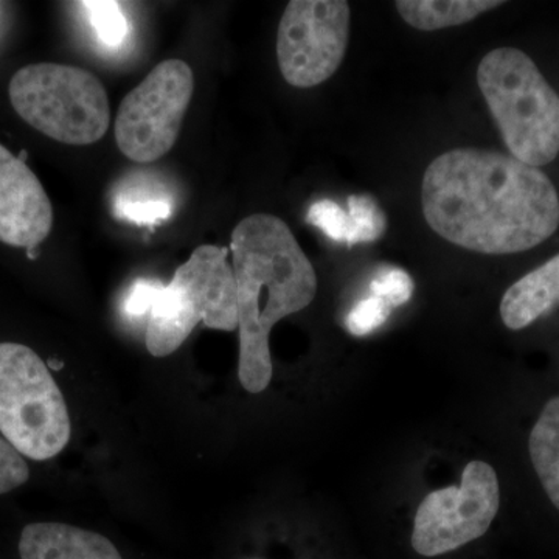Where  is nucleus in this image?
Wrapping results in <instances>:
<instances>
[{
	"instance_id": "4",
	"label": "nucleus",
	"mask_w": 559,
	"mask_h": 559,
	"mask_svg": "<svg viewBox=\"0 0 559 559\" xmlns=\"http://www.w3.org/2000/svg\"><path fill=\"white\" fill-rule=\"evenodd\" d=\"M229 249L202 245L180 264L151 305L146 348L165 358L180 347L200 322L212 330H238L237 283Z\"/></svg>"
},
{
	"instance_id": "7",
	"label": "nucleus",
	"mask_w": 559,
	"mask_h": 559,
	"mask_svg": "<svg viewBox=\"0 0 559 559\" xmlns=\"http://www.w3.org/2000/svg\"><path fill=\"white\" fill-rule=\"evenodd\" d=\"M194 75L182 60H167L151 70L121 102L114 134L128 159L151 164L175 146L193 97Z\"/></svg>"
},
{
	"instance_id": "12",
	"label": "nucleus",
	"mask_w": 559,
	"mask_h": 559,
	"mask_svg": "<svg viewBox=\"0 0 559 559\" xmlns=\"http://www.w3.org/2000/svg\"><path fill=\"white\" fill-rule=\"evenodd\" d=\"M559 307V253L536 267L503 294L500 318L509 330L520 331Z\"/></svg>"
},
{
	"instance_id": "19",
	"label": "nucleus",
	"mask_w": 559,
	"mask_h": 559,
	"mask_svg": "<svg viewBox=\"0 0 559 559\" xmlns=\"http://www.w3.org/2000/svg\"><path fill=\"white\" fill-rule=\"evenodd\" d=\"M392 310L380 297H367L348 312L347 329L353 336H367L384 325Z\"/></svg>"
},
{
	"instance_id": "15",
	"label": "nucleus",
	"mask_w": 559,
	"mask_h": 559,
	"mask_svg": "<svg viewBox=\"0 0 559 559\" xmlns=\"http://www.w3.org/2000/svg\"><path fill=\"white\" fill-rule=\"evenodd\" d=\"M528 451L547 498L559 510V396L540 412L530 433Z\"/></svg>"
},
{
	"instance_id": "10",
	"label": "nucleus",
	"mask_w": 559,
	"mask_h": 559,
	"mask_svg": "<svg viewBox=\"0 0 559 559\" xmlns=\"http://www.w3.org/2000/svg\"><path fill=\"white\" fill-rule=\"evenodd\" d=\"M53 209L35 173L0 143V241L32 252L49 237Z\"/></svg>"
},
{
	"instance_id": "13",
	"label": "nucleus",
	"mask_w": 559,
	"mask_h": 559,
	"mask_svg": "<svg viewBox=\"0 0 559 559\" xmlns=\"http://www.w3.org/2000/svg\"><path fill=\"white\" fill-rule=\"evenodd\" d=\"M400 16L411 27L423 32L457 27L476 20L489 10L498 9V0H400L395 3Z\"/></svg>"
},
{
	"instance_id": "1",
	"label": "nucleus",
	"mask_w": 559,
	"mask_h": 559,
	"mask_svg": "<svg viewBox=\"0 0 559 559\" xmlns=\"http://www.w3.org/2000/svg\"><path fill=\"white\" fill-rule=\"evenodd\" d=\"M423 215L460 248L487 255L525 252L559 227V197L549 176L509 154L457 148L426 168Z\"/></svg>"
},
{
	"instance_id": "18",
	"label": "nucleus",
	"mask_w": 559,
	"mask_h": 559,
	"mask_svg": "<svg viewBox=\"0 0 559 559\" xmlns=\"http://www.w3.org/2000/svg\"><path fill=\"white\" fill-rule=\"evenodd\" d=\"M308 223L322 230L330 240L347 245L349 237L348 212L337 202L323 200L308 210Z\"/></svg>"
},
{
	"instance_id": "14",
	"label": "nucleus",
	"mask_w": 559,
	"mask_h": 559,
	"mask_svg": "<svg viewBox=\"0 0 559 559\" xmlns=\"http://www.w3.org/2000/svg\"><path fill=\"white\" fill-rule=\"evenodd\" d=\"M114 215L139 226H153L167 221L175 210V201L156 180L139 175L124 179L112 198Z\"/></svg>"
},
{
	"instance_id": "17",
	"label": "nucleus",
	"mask_w": 559,
	"mask_h": 559,
	"mask_svg": "<svg viewBox=\"0 0 559 559\" xmlns=\"http://www.w3.org/2000/svg\"><path fill=\"white\" fill-rule=\"evenodd\" d=\"M98 38L108 47H119L128 35V22L119 2H81Z\"/></svg>"
},
{
	"instance_id": "8",
	"label": "nucleus",
	"mask_w": 559,
	"mask_h": 559,
	"mask_svg": "<svg viewBox=\"0 0 559 559\" xmlns=\"http://www.w3.org/2000/svg\"><path fill=\"white\" fill-rule=\"evenodd\" d=\"M500 506L498 474L488 463L471 462L460 487L430 492L415 514L412 547L423 557H440L481 538Z\"/></svg>"
},
{
	"instance_id": "21",
	"label": "nucleus",
	"mask_w": 559,
	"mask_h": 559,
	"mask_svg": "<svg viewBox=\"0 0 559 559\" xmlns=\"http://www.w3.org/2000/svg\"><path fill=\"white\" fill-rule=\"evenodd\" d=\"M28 477H31V469L21 452L14 450L9 441L0 437V495L22 487Z\"/></svg>"
},
{
	"instance_id": "2",
	"label": "nucleus",
	"mask_w": 559,
	"mask_h": 559,
	"mask_svg": "<svg viewBox=\"0 0 559 559\" xmlns=\"http://www.w3.org/2000/svg\"><path fill=\"white\" fill-rule=\"evenodd\" d=\"M230 250L240 331L238 378L242 389L261 393L274 373L271 331L278 320L310 307L318 275L293 230L274 215L242 219L231 231Z\"/></svg>"
},
{
	"instance_id": "22",
	"label": "nucleus",
	"mask_w": 559,
	"mask_h": 559,
	"mask_svg": "<svg viewBox=\"0 0 559 559\" xmlns=\"http://www.w3.org/2000/svg\"><path fill=\"white\" fill-rule=\"evenodd\" d=\"M160 288V283L151 282V280H138L131 289L128 290L127 297L123 300L124 314L131 318H140L150 312L151 305H153L154 296L157 289Z\"/></svg>"
},
{
	"instance_id": "20",
	"label": "nucleus",
	"mask_w": 559,
	"mask_h": 559,
	"mask_svg": "<svg viewBox=\"0 0 559 559\" xmlns=\"http://www.w3.org/2000/svg\"><path fill=\"white\" fill-rule=\"evenodd\" d=\"M371 296L380 297L388 301L390 307H401L412 299L414 294V280L406 271L400 267H389L380 272L377 278L371 282Z\"/></svg>"
},
{
	"instance_id": "3",
	"label": "nucleus",
	"mask_w": 559,
	"mask_h": 559,
	"mask_svg": "<svg viewBox=\"0 0 559 559\" xmlns=\"http://www.w3.org/2000/svg\"><path fill=\"white\" fill-rule=\"evenodd\" d=\"M477 84L514 159L544 167L559 153V95L524 51L500 47L481 58Z\"/></svg>"
},
{
	"instance_id": "6",
	"label": "nucleus",
	"mask_w": 559,
	"mask_h": 559,
	"mask_svg": "<svg viewBox=\"0 0 559 559\" xmlns=\"http://www.w3.org/2000/svg\"><path fill=\"white\" fill-rule=\"evenodd\" d=\"M0 432L32 460L53 459L70 440L68 404L49 367L27 345L0 344Z\"/></svg>"
},
{
	"instance_id": "16",
	"label": "nucleus",
	"mask_w": 559,
	"mask_h": 559,
	"mask_svg": "<svg viewBox=\"0 0 559 559\" xmlns=\"http://www.w3.org/2000/svg\"><path fill=\"white\" fill-rule=\"evenodd\" d=\"M349 237L347 246L380 240L388 227L384 212L370 194L348 198Z\"/></svg>"
},
{
	"instance_id": "9",
	"label": "nucleus",
	"mask_w": 559,
	"mask_h": 559,
	"mask_svg": "<svg viewBox=\"0 0 559 559\" xmlns=\"http://www.w3.org/2000/svg\"><path fill=\"white\" fill-rule=\"evenodd\" d=\"M348 39V2L290 0L277 33V60L283 79L300 90L325 83L341 68Z\"/></svg>"
},
{
	"instance_id": "5",
	"label": "nucleus",
	"mask_w": 559,
	"mask_h": 559,
	"mask_svg": "<svg viewBox=\"0 0 559 559\" xmlns=\"http://www.w3.org/2000/svg\"><path fill=\"white\" fill-rule=\"evenodd\" d=\"M11 106L25 123L68 145H91L110 124L108 94L102 81L73 66L40 62L11 76Z\"/></svg>"
},
{
	"instance_id": "11",
	"label": "nucleus",
	"mask_w": 559,
	"mask_h": 559,
	"mask_svg": "<svg viewBox=\"0 0 559 559\" xmlns=\"http://www.w3.org/2000/svg\"><path fill=\"white\" fill-rule=\"evenodd\" d=\"M21 559H123L109 539L58 522H36L21 533Z\"/></svg>"
}]
</instances>
